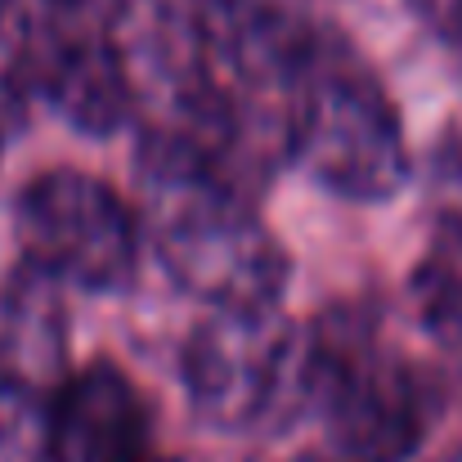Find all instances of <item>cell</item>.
<instances>
[{
    "label": "cell",
    "instance_id": "6da1fadb",
    "mask_svg": "<svg viewBox=\"0 0 462 462\" xmlns=\"http://www.w3.org/2000/svg\"><path fill=\"white\" fill-rule=\"evenodd\" d=\"M153 202V247L180 292L211 310L279 306L288 252L252 211L234 175L144 171Z\"/></svg>",
    "mask_w": 462,
    "mask_h": 462
},
{
    "label": "cell",
    "instance_id": "7a4b0ae2",
    "mask_svg": "<svg viewBox=\"0 0 462 462\" xmlns=\"http://www.w3.org/2000/svg\"><path fill=\"white\" fill-rule=\"evenodd\" d=\"M337 462H404L436 418L422 368L359 328L310 337V395Z\"/></svg>",
    "mask_w": 462,
    "mask_h": 462
},
{
    "label": "cell",
    "instance_id": "3957f363",
    "mask_svg": "<svg viewBox=\"0 0 462 462\" xmlns=\"http://www.w3.org/2000/svg\"><path fill=\"white\" fill-rule=\"evenodd\" d=\"M184 395L207 427L256 431L310 395V337L279 306L211 310L184 341Z\"/></svg>",
    "mask_w": 462,
    "mask_h": 462
},
{
    "label": "cell",
    "instance_id": "277c9868",
    "mask_svg": "<svg viewBox=\"0 0 462 462\" xmlns=\"http://www.w3.org/2000/svg\"><path fill=\"white\" fill-rule=\"evenodd\" d=\"M288 153L350 202H386L409 180V149L391 99L373 77L319 50L288 99Z\"/></svg>",
    "mask_w": 462,
    "mask_h": 462
},
{
    "label": "cell",
    "instance_id": "5b68a950",
    "mask_svg": "<svg viewBox=\"0 0 462 462\" xmlns=\"http://www.w3.org/2000/svg\"><path fill=\"white\" fill-rule=\"evenodd\" d=\"M18 243L36 274L81 292H113L135 274L140 234L126 202L81 171L32 180L14 211Z\"/></svg>",
    "mask_w": 462,
    "mask_h": 462
},
{
    "label": "cell",
    "instance_id": "8992f818",
    "mask_svg": "<svg viewBox=\"0 0 462 462\" xmlns=\"http://www.w3.org/2000/svg\"><path fill=\"white\" fill-rule=\"evenodd\" d=\"M45 462H149V409L113 364H90L45 409Z\"/></svg>",
    "mask_w": 462,
    "mask_h": 462
},
{
    "label": "cell",
    "instance_id": "52a82bcc",
    "mask_svg": "<svg viewBox=\"0 0 462 462\" xmlns=\"http://www.w3.org/2000/svg\"><path fill=\"white\" fill-rule=\"evenodd\" d=\"M36 86L54 104V113L81 135L117 131L135 108V81L113 32H77L50 27L36 50Z\"/></svg>",
    "mask_w": 462,
    "mask_h": 462
},
{
    "label": "cell",
    "instance_id": "ba28073f",
    "mask_svg": "<svg viewBox=\"0 0 462 462\" xmlns=\"http://www.w3.org/2000/svg\"><path fill=\"white\" fill-rule=\"evenodd\" d=\"M63 368V319L41 283H18L0 297V395L14 404H41L59 395Z\"/></svg>",
    "mask_w": 462,
    "mask_h": 462
},
{
    "label": "cell",
    "instance_id": "9c48e42d",
    "mask_svg": "<svg viewBox=\"0 0 462 462\" xmlns=\"http://www.w3.org/2000/svg\"><path fill=\"white\" fill-rule=\"evenodd\" d=\"M436 202H440L449 234L462 238V131H454L436 149Z\"/></svg>",
    "mask_w": 462,
    "mask_h": 462
},
{
    "label": "cell",
    "instance_id": "30bf717a",
    "mask_svg": "<svg viewBox=\"0 0 462 462\" xmlns=\"http://www.w3.org/2000/svg\"><path fill=\"white\" fill-rule=\"evenodd\" d=\"M18 117H23V54L18 41L0 27V153L14 140Z\"/></svg>",
    "mask_w": 462,
    "mask_h": 462
},
{
    "label": "cell",
    "instance_id": "8fae6325",
    "mask_svg": "<svg viewBox=\"0 0 462 462\" xmlns=\"http://www.w3.org/2000/svg\"><path fill=\"white\" fill-rule=\"evenodd\" d=\"M149 462H180V458H149Z\"/></svg>",
    "mask_w": 462,
    "mask_h": 462
}]
</instances>
